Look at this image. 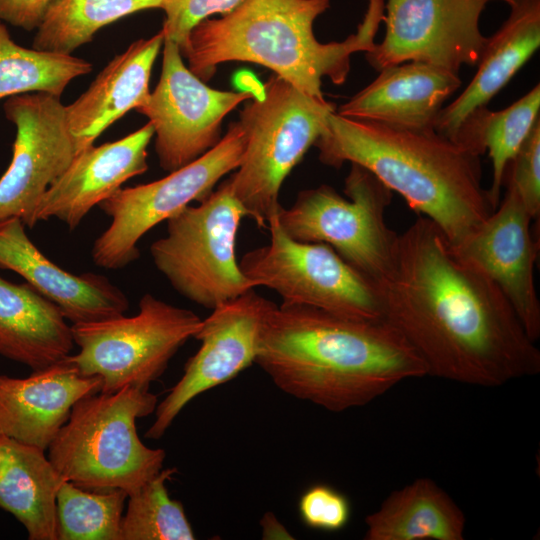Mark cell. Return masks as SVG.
<instances>
[{"mask_svg": "<svg viewBox=\"0 0 540 540\" xmlns=\"http://www.w3.org/2000/svg\"><path fill=\"white\" fill-rule=\"evenodd\" d=\"M383 318L425 362L428 375L498 387L540 372V351L485 274L453 251L442 229L418 217L398 235L375 283Z\"/></svg>", "mask_w": 540, "mask_h": 540, "instance_id": "obj_1", "label": "cell"}, {"mask_svg": "<svg viewBox=\"0 0 540 540\" xmlns=\"http://www.w3.org/2000/svg\"><path fill=\"white\" fill-rule=\"evenodd\" d=\"M255 363L283 392L332 412L364 406L404 380L428 375L385 319L285 303L269 312Z\"/></svg>", "mask_w": 540, "mask_h": 540, "instance_id": "obj_2", "label": "cell"}, {"mask_svg": "<svg viewBox=\"0 0 540 540\" xmlns=\"http://www.w3.org/2000/svg\"><path fill=\"white\" fill-rule=\"evenodd\" d=\"M314 146L325 165L350 162L366 168L435 222L451 244L495 210L482 185L481 156L435 129L397 128L334 111Z\"/></svg>", "mask_w": 540, "mask_h": 540, "instance_id": "obj_3", "label": "cell"}, {"mask_svg": "<svg viewBox=\"0 0 540 540\" xmlns=\"http://www.w3.org/2000/svg\"><path fill=\"white\" fill-rule=\"evenodd\" d=\"M330 0H244L218 19H205L189 33L180 49L188 69L208 81L219 64L246 61L271 69L300 92L325 100L322 78L346 81L351 55L368 52L384 18V0H368L357 32L342 42L320 43L315 19Z\"/></svg>", "mask_w": 540, "mask_h": 540, "instance_id": "obj_4", "label": "cell"}, {"mask_svg": "<svg viewBox=\"0 0 540 540\" xmlns=\"http://www.w3.org/2000/svg\"><path fill=\"white\" fill-rule=\"evenodd\" d=\"M157 395L125 386L79 399L47 451L61 476L79 487L132 494L162 469L166 452L146 446L136 420L152 414Z\"/></svg>", "mask_w": 540, "mask_h": 540, "instance_id": "obj_5", "label": "cell"}, {"mask_svg": "<svg viewBox=\"0 0 540 540\" xmlns=\"http://www.w3.org/2000/svg\"><path fill=\"white\" fill-rule=\"evenodd\" d=\"M335 104L310 97L274 74L261 98L246 104L242 161L228 179L233 195L255 223L265 228L281 204L283 181L324 132Z\"/></svg>", "mask_w": 540, "mask_h": 540, "instance_id": "obj_6", "label": "cell"}, {"mask_svg": "<svg viewBox=\"0 0 540 540\" xmlns=\"http://www.w3.org/2000/svg\"><path fill=\"white\" fill-rule=\"evenodd\" d=\"M244 217L227 179L167 220V234L150 247L155 267L180 295L211 310L255 288L235 255Z\"/></svg>", "mask_w": 540, "mask_h": 540, "instance_id": "obj_7", "label": "cell"}, {"mask_svg": "<svg viewBox=\"0 0 540 540\" xmlns=\"http://www.w3.org/2000/svg\"><path fill=\"white\" fill-rule=\"evenodd\" d=\"M342 197L328 185L306 189L276 213L282 230L301 242L324 243L370 279L389 269L398 238L386 223L392 191L366 168L351 163Z\"/></svg>", "mask_w": 540, "mask_h": 540, "instance_id": "obj_8", "label": "cell"}, {"mask_svg": "<svg viewBox=\"0 0 540 540\" xmlns=\"http://www.w3.org/2000/svg\"><path fill=\"white\" fill-rule=\"evenodd\" d=\"M202 321L193 311L146 293L133 316L72 324L79 351L67 360L82 375L99 377L101 392L125 386L149 389Z\"/></svg>", "mask_w": 540, "mask_h": 540, "instance_id": "obj_9", "label": "cell"}, {"mask_svg": "<svg viewBox=\"0 0 540 540\" xmlns=\"http://www.w3.org/2000/svg\"><path fill=\"white\" fill-rule=\"evenodd\" d=\"M245 146L242 124L233 122L220 141L194 161L162 179L120 188L102 201L98 206L111 223L93 243V262L117 270L137 260L139 240L191 202L208 197L223 176L239 167Z\"/></svg>", "mask_w": 540, "mask_h": 540, "instance_id": "obj_10", "label": "cell"}, {"mask_svg": "<svg viewBox=\"0 0 540 540\" xmlns=\"http://www.w3.org/2000/svg\"><path fill=\"white\" fill-rule=\"evenodd\" d=\"M268 244L246 252L239 266L254 287L278 293L285 304L304 305L358 320H382L374 282L324 243L301 242L268 221Z\"/></svg>", "mask_w": 540, "mask_h": 540, "instance_id": "obj_11", "label": "cell"}, {"mask_svg": "<svg viewBox=\"0 0 540 540\" xmlns=\"http://www.w3.org/2000/svg\"><path fill=\"white\" fill-rule=\"evenodd\" d=\"M163 46L159 82L136 110L153 125L160 167L172 172L213 148L225 116L255 95L210 88L185 66L176 43Z\"/></svg>", "mask_w": 540, "mask_h": 540, "instance_id": "obj_12", "label": "cell"}, {"mask_svg": "<svg viewBox=\"0 0 540 540\" xmlns=\"http://www.w3.org/2000/svg\"><path fill=\"white\" fill-rule=\"evenodd\" d=\"M486 0H387L385 36L366 53L381 71L408 61H423L459 73L475 66L488 37L480 31Z\"/></svg>", "mask_w": 540, "mask_h": 540, "instance_id": "obj_13", "label": "cell"}, {"mask_svg": "<svg viewBox=\"0 0 540 540\" xmlns=\"http://www.w3.org/2000/svg\"><path fill=\"white\" fill-rule=\"evenodd\" d=\"M4 112L16 127L13 156L0 178V221L33 215L48 188L77 155L60 97L34 92L6 98Z\"/></svg>", "mask_w": 540, "mask_h": 540, "instance_id": "obj_14", "label": "cell"}, {"mask_svg": "<svg viewBox=\"0 0 540 540\" xmlns=\"http://www.w3.org/2000/svg\"><path fill=\"white\" fill-rule=\"evenodd\" d=\"M275 305L253 288L212 309L194 337L201 342L200 348L186 362L180 380L157 404L146 438H161L195 397L255 363L265 320Z\"/></svg>", "mask_w": 540, "mask_h": 540, "instance_id": "obj_15", "label": "cell"}, {"mask_svg": "<svg viewBox=\"0 0 540 540\" xmlns=\"http://www.w3.org/2000/svg\"><path fill=\"white\" fill-rule=\"evenodd\" d=\"M506 185L504 199L453 251L485 274L499 288L528 337H540V301L535 284L539 239L531 232L532 218L515 188Z\"/></svg>", "mask_w": 540, "mask_h": 540, "instance_id": "obj_16", "label": "cell"}, {"mask_svg": "<svg viewBox=\"0 0 540 540\" xmlns=\"http://www.w3.org/2000/svg\"><path fill=\"white\" fill-rule=\"evenodd\" d=\"M154 136L148 121L129 135L79 152L38 203L33 225L56 218L74 230L90 210L130 178L148 169L147 147Z\"/></svg>", "mask_w": 540, "mask_h": 540, "instance_id": "obj_17", "label": "cell"}, {"mask_svg": "<svg viewBox=\"0 0 540 540\" xmlns=\"http://www.w3.org/2000/svg\"><path fill=\"white\" fill-rule=\"evenodd\" d=\"M0 268L23 277L72 324L120 316L129 308L124 292L105 276L90 272L76 275L49 260L18 218L0 221Z\"/></svg>", "mask_w": 540, "mask_h": 540, "instance_id": "obj_18", "label": "cell"}, {"mask_svg": "<svg viewBox=\"0 0 540 540\" xmlns=\"http://www.w3.org/2000/svg\"><path fill=\"white\" fill-rule=\"evenodd\" d=\"M67 357L26 377L0 374V437L46 451L73 405L101 391V379L82 375Z\"/></svg>", "mask_w": 540, "mask_h": 540, "instance_id": "obj_19", "label": "cell"}, {"mask_svg": "<svg viewBox=\"0 0 540 540\" xmlns=\"http://www.w3.org/2000/svg\"><path fill=\"white\" fill-rule=\"evenodd\" d=\"M379 72L336 113L397 128L433 130L443 104L461 86L457 72L423 61H408Z\"/></svg>", "mask_w": 540, "mask_h": 540, "instance_id": "obj_20", "label": "cell"}, {"mask_svg": "<svg viewBox=\"0 0 540 540\" xmlns=\"http://www.w3.org/2000/svg\"><path fill=\"white\" fill-rule=\"evenodd\" d=\"M163 43L162 30L131 43L108 63L79 98L65 106L77 154L93 145L128 111L147 101L152 68Z\"/></svg>", "mask_w": 540, "mask_h": 540, "instance_id": "obj_21", "label": "cell"}, {"mask_svg": "<svg viewBox=\"0 0 540 540\" xmlns=\"http://www.w3.org/2000/svg\"><path fill=\"white\" fill-rule=\"evenodd\" d=\"M488 37L478 69L465 90L440 111L435 131L454 142L463 123L510 81L540 46V0H520Z\"/></svg>", "mask_w": 540, "mask_h": 540, "instance_id": "obj_22", "label": "cell"}, {"mask_svg": "<svg viewBox=\"0 0 540 540\" xmlns=\"http://www.w3.org/2000/svg\"><path fill=\"white\" fill-rule=\"evenodd\" d=\"M56 304L32 286L0 275V355L32 371L71 355L72 328Z\"/></svg>", "mask_w": 540, "mask_h": 540, "instance_id": "obj_23", "label": "cell"}, {"mask_svg": "<svg viewBox=\"0 0 540 540\" xmlns=\"http://www.w3.org/2000/svg\"><path fill=\"white\" fill-rule=\"evenodd\" d=\"M65 479L45 450L0 437V508L30 540H57L56 498Z\"/></svg>", "mask_w": 540, "mask_h": 540, "instance_id": "obj_24", "label": "cell"}, {"mask_svg": "<svg viewBox=\"0 0 540 540\" xmlns=\"http://www.w3.org/2000/svg\"><path fill=\"white\" fill-rule=\"evenodd\" d=\"M366 540H463L464 512L437 483L418 478L365 518Z\"/></svg>", "mask_w": 540, "mask_h": 540, "instance_id": "obj_25", "label": "cell"}, {"mask_svg": "<svg viewBox=\"0 0 540 540\" xmlns=\"http://www.w3.org/2000/svg\"><path fill=\"white\" fill-rule=\"evenodd\" d=\"M539 110L540 85L537 84L503 110L478 109L455 136V143L479 156L489 151L493 173L488 193L494 208L500 202L505 169L539 120Z\"/></svg>", "mask_w": 540, "mask_h": 540, "instance_id": "obj_26", "label": "cell"}, {"mask_svg": "<svg viewBox=\"0 0 540 540\" xmlns=\"http://www.w3.org/2000/svg\"><path fill=\"white\" fill-rule=\"evenodd\" d=\"M161 7L162 0H53L37 28L32 48L72 55L104 26Z\"/></svg>", "mask_w": 540, "mask_h": 540, "instance_id": "obj_27", "label": "cell"}, {"mask_svg": "<svg viewBox=\"0 0 540 540\" xmlns=\"http://www.w3.org/2000/svg\"><path fill=\"white\" fill-rule=\"evenodd\" d=\"M91 70L85 59L18 45L0 20V100L34 92L61 97L73 79Z\"/></svg>", "mask_w": 540, "mask_h": 540, "instance_id": "obj_28", "label": "cell"}, {"mask_svg": "<svg viewBox=\"0 0 540 540\" xmlns=\"http://www.w3.org/2000/svg\"><path fill=\"white\" fill-rule=\"evenodd\" d=\"M128 494L89 490L65 480L56 498L57 540H121Z\"/></svg>", "mask_w": 540, "mask_h": 540, "instance_id": "obj_29", "label": "cell"}, {"mask_svg": "<svg viewBox=\"0 0 540 540\" xmlns=\"http://www.w3.org/2000/svg\"><path fill=\"white\" fill-rule=\"evenodd\" d=\"M176 468L162 469L128 495L122 517L121 540H194L195 534L181 502L172 499L167 482Z\"/></svg>", "mask_w": 540, "mask_h": 540, "instance_id": "obj_30", "label": "cell"}, {"mask_svg": "<svg viewBox=\"0 0 540 540\" xmlns=\"http://www.w3.org/2000/svg\"><path fill=\"white\" fill-rule=\"evenodd\" d=\"M519 194L532 221L540 217V119L535 123L515 157L508 163L503 179Z\"/></svg>", "mask_w": 540, "mask_h": 540, "instance_id": "obj_31", "label": "cell"}, {"mask_svg": "<svg viewBox=\"0 0 540 540\" xmlns=\"http://www.w3.org/2000/svg\"><path fill=\"white\" fill-rule=\"evenodd\" d=\"M244 0H162L165 12L162 32L164 40L185 45L191 30L213 14L226 15Z\"/></svg>", "mask_w": 540, "mask_h": 540, "instance_id": "obj_32", "label": "cell"}, {"mask_svg": "<svg viewBox=\"0 0 540 540\" xmlns=\"http://www.w3.org/2000/svg\"><path fill=\"white\" fill-rule=\"evenodd\" d=\"M298 509L305 525L326 532L343 529L351 514L347 497L325 484L309 487L302 494Z\"/></svg>", "mask_w": 540, "mask_h": 540, "instance_id": "obj_33", "label": "cell"}, {"mask_svg": "<svg viewBox=\"0 0 540 540\" xmlns=\"http://www.w3.org/2000/svg\"><path fill=\"white\" fill-rule=\"evenodd\" d=\"M53 0H0V20L27 31L37 29Z\"/></svg>", "mask_w": 540, "mask_h": 540, "instance_id": "obj_34", "label": "cell"}, {"mask_svg": "<svg viewBox=\"0 0 540 540\" xmlns=\"http://www.w3.org/2000/svg\"><path fill=\"white\" fill-rule=\"evenodd\" d=\"M262 538L264 539H293L292 535L271 513H266L261 519Z\"/></svg>", "mask_w": 540, "mask_h": 540, "instance_id": "obj_35", "label": "cell"}, {"mask_svg": "<svg viewBox=\"0 0 540 540\" xmlns=\"http://www.w3.org/2000/svg\"><path fill=\"white\" fill-rule=\"evenodd\" d=\"M486 1L489 2V1H492V0H486ZM501 1H504V2H506L507 4H509L511 6V5L517 3L520 0H501Z\"/></svg>", "mask_w": 540, "mask_h": 540, "instance_id": "obj_36", "label": "cell"}]
</instances>
